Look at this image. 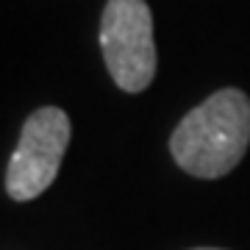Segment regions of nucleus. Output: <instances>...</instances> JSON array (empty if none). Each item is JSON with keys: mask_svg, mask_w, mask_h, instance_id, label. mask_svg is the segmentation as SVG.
<instances>
[{"mask_svg": "<svg viewBox=\"0 0 250 250\" xmlns=\"http://www.w3.org/2000/svg\"><path fill=\"white\" fill-rule=\"evenodd\" d=\"M250 145V98L242 89H220L192 108L170 136L175 164L195 178H223Z\"/></svg>", "mask_w": 250, "mask_h": 250, "instance_id": "f257e3e1", "label": "nucleus"}, {"mask_svg": "<svg viewBox=\"0 0 250 250\" xmlns=\"http://www.w3.org/2000/svg\"><path fill=\"white\" fill-rule=\"evenodd\" d=\"M100 50L123 92H145L156 75L153 14L145 0H108L100 20Z\"/></svg>", "mask_w": 250, "mask_h": 250, "instance_id": "f03ea898", "label": "nucleus"}, {"mask_svg": "<svg viewBox=\"0 0 250 250\" xmlns=\"http://www.w3.org/2000/svg\"><path fill=\"white\" fill-rule=\"evenodd\" d=\"M72 136L70 117L56 106H42L25 120L20 142L6 167V192L14 200H34L59 175Z\"/></svg>", "mask_w": 250, "mask_h": 250, "instance_id": "7ed1b4c3", "label": "nucleus"}, {"mask_svg": "<svg viewBox=\"0 0 250 250\" xmlns=\"http://www.w3.org/2000/svg\"><path fill=\"white\" fill-rule=\"evenodd\" d=\"M195 250H220V248H195Z\"/></svg>", "mask_w": 250, "mask_h": 250, "instance_id": "20e7f679", "label": "nucleus"}]
</instances>
